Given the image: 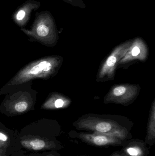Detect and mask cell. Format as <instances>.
<instances>
[{"label": "cell", "mask_w": 155, "mask_h": 156, "mask_svg": "<svg viewBox=\"0 0 155 156\" xmlns=\"http://www.w3.org/2000/svg\"><path fill=\"white\" fill-rule=\"evenodd\" d=\"M8 147H4V148H0V156H8Z\"/></svg>", "instance_id": "15"}, {"label": "cell", "mask_w": 155, "mask_h": 156, "mask_svg": "<svg viewBox=\"0 0 155 156\" xmlns=\"http://www.w3.org/2000/svg\"><path fill=\"white\" fill-rule=\"evenodd\" d=\"M123 151L128 156H144V148L137 144H129L124 148Z\"/></svg>", "instance_id": "10"}, {"label": "cell", "mask_w": 155, "mask_h": 156, "mask_svg": "<svg viewBox=\"0 0 155 156\" xmlns=\"http://www.w3.org/2000/svg\"><path fill=\"white\" fill-rule=\"evenodd\" d=\"M28 104L25 101H21L17 103L15 105V110L18 112H23L27 110Z\"/></svg>", "instance_id": "14"}, {"label": "cell", "mask_w": 155, "mask_h": 156, "mask_svg": "<svg viewBox=\"0 0 155 156\" xmlns=\"http://www.w3.org/2000/svg\"><path fill=\"white\" fill-rule=\"evenodd\" d=\"M141 90L139 85H114L104 98L105 104L115 103L127 106L136 100Z\"/></svg>", "instance_id": "5"}, {"label": "cell", "mask_w": 155, "mask_h": 156, "mask_svg": "<svg viewBox=\"0 0 155 156\" xmlns=\"http://www.w3.org/2000/svg\"><path fill=\"white\" fill-rule=\"evenodd\" d=\"M148 48L146 43L140 37L132 39L128 50L118 63V66L126 65L135 60L144 62L148 57Z\"/></svg>", "instance_id": "6"}, {"label": "cell", "mask_w": 155, "mask_h": 156, "mask_svg": "<svg viewBox=\"0 0 155 156\" xmlns=\"http://www.w3.org/2000/svg\"><path fill=\"white\" fill-rule=\"evenodd\" d=\"M44 156H60V155L55 151H52Z\"/></svg>", "instance_id": "16"}, {"label": "cell", "mask_w": 155, "mask_h": 156, "mask_svg": "<svg viewBox=\"0 0 155 156\" xmlns=\"http://www.w3.org/2000/svg\"><path fill=\"white\" fill-rule=\"evenodd\" d=\"M132 39L118 45L102 64L97 74L96 80L104 82L114 79L116 68L121 58L128 50Z\"/></svg>", "instance_id": "4"}, {"label": "cell", "mask_w": 155, "mask_h": 156, "mask_svg": "<svg viewBox=\"0 0 155 156\" xmlns=\"http://www.w3.org/2000/svg\"><path fill=\"white\" fill-rule=\"evenodd\" d=\"M111 156H128L126 154L124 153H123V154H121V153H114V154H113Z\"/></svg>", "instance_id": "17"}, {"label": "cell", "mask_w": 155, "mask_h": 156, "mask_svg": "<svg viewBox=\"0 0 155 156\" xmlns=\"http://www.w3.org/2000/svg\"><path fill=\"white\" fill-rule=\"evenodd\" d=\"M21 30L34 39L53 44L58 40V35L55 20L49 11L36 12L30 30Z\"/></svg>", "instance_id": "1"}, {"label": "cell", "mask_w": 155, "mask_h": 156, "mask_svg": "<svg viewBox=\"0 0 155 156\" xmlns=\"http://www.w3.org/2000/svg\"><path fill=\"white\" fill-rule=\"evenodd\" d=\"M79 138L89 144L95 146L104 147L117 145L122 144V141L118 137L104 134L94 132L93 133H81Z\"/></svg>", "instance_id": "9"}, {"label": "cell", "mask_w": 155, "mask_h": 156, "mask_svg": "<svg viewBox=\"0 0 155 156\" xmlns=\"http://www.w3.org/2000/svg\"><path fill=\"white\" fill-rule=\"evenodd\" d=\"M147 137L149 140H153L155 137V113L154 101L150 114L147 127Z\"/></svg>", "instance_id": "11"}, {"label": "cell", "mask_w": 155, "mask_h": 156, "mask_svg": "<svg viewBox=\"0 0 155 156\" xmlns=\"http://www.w3.org/2000/svg\"><path fill=\"white\" fill-rule=\"evenodd\" d=\"M62 1L74 7H78L81 9L86 8V5L83 0H62Z\"/></svg>", "instance_id": "13"}, {"label": "cell", "mask_w": 155, "mask_h": 156, "mask_svg": "<svg viewBox=\"0 0 155 156\" xmlns=\"http://www.w3.org/2000/svg\"><path fill=\"white\" fill-rule=\"evenodd\" d=\"M41 5L39 1L27 0L14 11L12 19L15 23L22 28L29 22L32 12L38 10Z\"/></svg>", "instance_id": "8"}, {"label": "cell", "mask_w": 155, "mask_h": 156, "mask_svg": "<svg viewBox=\"0 0 155 156\" xmlns=\"http://www.w3.org/2000/svg\"><path fill=\"white\" fill-rule=\"evenodd\" d=\"M75 126L78 129L116 136L122 141L125 139L128 135L126 128L117 122L95 116H88L80 118L76 122Z\"/></svg>", "instance_id": "2"}, {"label": "cell", "mask_w": 155, "mask_h": 156, "mask_svg": "<svg viewBox=\"0 0 155 156\" xmlns=\"http://www.w3.org/2000/svg\"><path fill=\"white\" fill-rule=\"evenodd\" d=\"M11 143L10 136L5 132L0 131V148L8 147Z\"/></svg>", "instance_id": "12"}, {"label": "cell", "mask_w": 155, "mask_h": 156, "mask_svg": "<svg viewBox=\"0 0 155 156\" xmlns=\"http://www.w3.org/2000/svg\"><path fill=\"white\" fill-rule=\"evenodd\" d=\"M20 144L25 149L30 151H39L57 149L55 142L47 138L31 135L20 136Z\"/></svg>", "instance_id": "7"}, {"label": "cell", "mask_w": 155, "mask_h": 156, "mask_svg": "<svg viewBox=\"0 0 155 156\" xmlns=\"http://www.w3.org/2000/svg\"><path fill=\"white\" fill-rule=\"evenodd\" d=\"M61 58L49 57L36 61L24 69L13 80L15 83H22L36 78L47 77L57 70L61 65Z\"/></svg>", "instance_id": "3"}]
</instances>
